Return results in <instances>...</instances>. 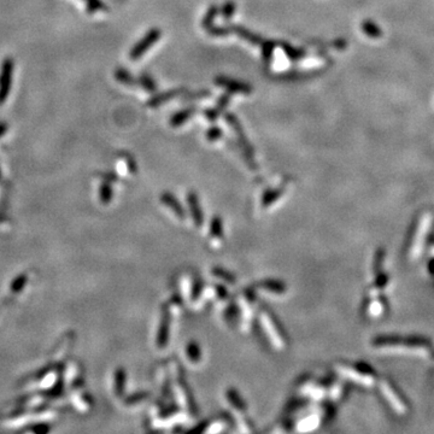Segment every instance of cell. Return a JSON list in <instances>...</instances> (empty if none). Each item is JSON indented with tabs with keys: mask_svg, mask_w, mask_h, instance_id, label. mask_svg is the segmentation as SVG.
Returning a JSON list of instances; mask_svg holds the SVG:
<instances>
[{
	"mask_svg": "<svg viewBox=\"0 0 434 434\" xmlns=\"http://www.w3.org/2000/svg\"><path fill=\"white\" fill-rule=\"evenodd\" d=\"M257 317L261 326H262L264 334L267 335L268 340L274 350L285 351L288 348V337L283 329V326L279 317L274 314L267 305H259L257 311Z\"/></svg>",
	"mask_w": 434,
	"mask_h": 434,
	"instance_id": "obj_1",
	"label": "cell"
},
{
	"mask_svg": "<svg viewBox=\"0 0 434 434\" xmlns=\"http://www.w3.org/2000/svg\"><path fill=\"white\" fill-rule=\"evenodd\" d=\"M205 286L207 283L200 279V276L191 270L182 273L179 279L180 295L186 304L190 305L192 310H201L207 303Z\"/></svg>",
	"mask_w": 434,
	"mask_h": 434,
	"instance_id": "obj_2",
	"label": "cell"
},
{
	"mask_svg": "<svg viewBox=\"0 0 434 434\" xmlns=\"http://www.w3.org/2000/svg\"><path fill=\"white\" fill-rule=\"evenodd\" d=\"M224 400L230 409L232 416H233L234 422L239 428V432L252 433L253 423L249 416V408H247V404L241 397L239 391L234 387L227 388L226 392H224Z\"/></svg>",
	"mask_w": 434,
	"mask_h": 434,
	"instance_id": "obj_3",
	"label": "cell"
},
{
	"mask_svg": "<svg viewBox=\"0 0 434 434\" xmlns=\"http://www.w3.org/2000/svg\"><path fill=\"white\" fill-rule=\"evenodd\" d=\"M171 390L174 402L184 411L187 420L195 419L198 415V408L197 404H195L193 394H192L190 387H188L187 381L185 380L184 374L171 377Z\"/></svg>",
	"mask_w": 434,
	"mask_h": 434,
	"instance_id": "obj_4",
	"label": "cell"
},
{
	"mask_svg": "<svg viewBox=\"0 0 434 434\" xmlns=\"http://www.w3.org/2000/svg\"><path fill=\"white\" fill-rule=\"evenodd\" d=\"M237 303L240 310L239 328L244 333H249L261 305L258 302V293L254 291L252 286L241 290L237 298Z\"/></svg>",
	"mask_w": 434,
	"mask_h": 434,
	"instance_id": "obj_5",
	"label": "cell"
},
{
	"mask_svg": "<svg viewBox=\"0 0 434 434\" xmlns=\"http://www.w3.org/2000/svg\"><path fill=\"white\" fill-rule=\"evenodd\" d=\"M337 370L339 373L344 375L345 378L356 381V383H360L363 385H369L373 383V375L368 365L365 367L364 364L360 363H337Z\"/></svg>",
	"mask_w": 434,
	"mask_h": 434,
	"instance_id": "obj_6",
	"label": "cell"
},
{
	"mask_svg": "<svg viewBox=\"0 0 434 434\" xmlns=\"http://www.w3.org/2000/svg\"><path fill=\"white\" fill-rule=\"evenodd\" d=\"M172 317L170 312L168 311L165 304L162 306L161 314H159V321L157 324V329L155 334V348L158 351H164L168 348L169 340H170V326Z\"/></svg>",
	"mask_w": 434,
	"mask_h": 434,
	"instance_id": "obj_7",
	"label": "cell"
},
{
	"mask_svg": "<svg viewBox=\"0 0 434 434\" xmlns=\"http://www.w3.org/2000/svg\"><path fill=\"white\" fill-rule=\"evenodd\" d=\"M253 290L258 295H263L273 299H281L288 293V287L286 282L277 279H263L254 282Z\"/></svg>",
	"mask_w": 434,
	"mask_h": 434,
	"instance_id": "obj_8",
	"label": "cell"
},
{
	"mask_svg": "<svg viewBox=\"0 0 434 434\" xmlns=\"http://www.w3.org/2000/svg\"><path fill=\"white\" fill-rule=\"evenodd\" d=\"M159 204L168 215V217L175 222V223L182 224L187 221V213H186L185 208L180 204V201L176 199L174 195H171L168 192L163 193L159 198Z\"/></svg>",
	"mask_w": 434,
	"mask_h": 434,
	"instance_id": "obj_9",
	"label": "cell"
},
{
	"mask_svg": "<svg viewBox=\"0 0 434 434\" xmlns=\"http://www.w3.org/2000/svg\"><path fill=\"white\" fill-rule=\"evenodd\" d=\"M222 324L228 328H234L240 324V310L237 299H232L230 297L226 302L216 305Z\"/></svg>",
	"mask_w": 434,
	"mask_h": 434,
	"instance_id": "obj_10",
	"label": "cell"
},
{
	"mask_svg": "<svg viewBox=\"0 0 434 434\" xmlns=\"http://www.w3.org/2000/svg\"><path fill=\"white\" fill-rule=\"evenodd\" d=\"M207 240L211 249L218 250L224 244V224L223 220L215 215L210 218L207 229Z\"/></svg>",
	"mask_w": 434,
	"mask_h": 434,
	"instance_id": "obj_11",
	"label": "cell"
},
{
	"mask_svg": "<svg viewBox=\"0 0 434 434\" xmlns=\"http://www.w3.org/2000/svg\"><path fill=\"white\" fill-rule=\"evenodd\" d=\"M186 201H187V216L191 220L192 226L194 227L195 230L200 232L204 228V214L197 194L194 192H190L186 198Z\"/></svg>",
	"mask_w": 434,
	"mask_h": 434,
	"instance_id": "obj_12",
	"label": "cell"
},
{
	"mask_svg": "<svg viewBox=\"0 0 434 434\" xmlns=\"http://www.w3.org/2000/svg\"><path fill=\"white\" fill-rule=\"evenodd\" d=\"M233 416L228 415V414H218L211 421H205L201 427V432L203 433H223L227 432L233 425Z\"/></svg>",
	"mask_w": 434,
	"mask_h": 434,
	"instance_id": "obj_13",
	"label": "cell"
},
{
	"mask_svg": "<svg viewBox=\"0 0 434 434\" xmlns=\"http://www.w3.org/2000/svg\"><path fill=\"white\" fill-rule=\"evenodd\" d=\"M228 298H229V295H228L226 286L221 285V283L216 281L213 283H207V286H205V299H207V303H214L215 306H216L221 304V303L226 302Z\"/></svg>",
	"mask_w": 434,
	"mask_h": 434,
	"instance_id": "obj_14",
	"label": "cell"
},
{
	"mask_svg": "<svg viewBox=\"0 0 434 434\" xmlns=\"http://www.w3.org/2000/svg\"><path fill=\"white\" fill-rule=\"evenodd\" d=\"M322 420H324V417H322L320 408H317V409L312 411L311 414L302 417V419L296 423L295 428L296 430H298V432H302V433L311 432V430L316 429L320 425H321Z\"/></svg>",
	"mask_w": 434,
	"mask_h": 434,
	"instance_id": "obj_15",
	"label": "cell"
},
{
	"mask_svg": "<svg viewBox=\"0 0 434 434\" xmlns=\"http://www.w3.org/2000/svg\"><path fill=\"white\" fill-rule=\"evenodd\" d=\"M185 360L192 368L198 367L203 362V351H201L200 345L195 340H191L186 344L185 350Z\"/></svg>",
	"mask_w": 434,
	"mask_h": 434,
	"instance_id": "obj_16",
	"label": "cell"
},
{
	"mask_svg": "<svg viewBox=\"0 0 434 434\" xmlns=\"http://www.w3.org/2000/svg\"><path fill=\"white\" fill-rule=\"evenodd\" d=\"M209 275L214 279V281H216L221 285L228 287H236L237 286V277L233 273L228 272L227 269L221 268V267H214L209 270Z\"/></svg>",
	"mask_w": 434,
	"mask_h": 434,
	"instance_id": "obj_17",
	"label": "cell"
},
{
	"mask_svg": "<svg viewBox=\"0 0 434 434\" xmlns=\"http://www.w3.org/2000/svg\"><path fill=\"white\" fill-rule=\"evenodd\" d=\"M185 300L182 298V296L180 295V292H175L171 293L170 296H169L168 300H166L165 306L166 309H168V311L170 312L171 317H180V316L184 314V309H185Z\"/></svg>",
	"mask_w": 434,
	"mask_h": 434,
	"instance_id": "obj_18",
	"label": "cell"
},
{
	"mask_svg": "<svg viewBox=\"0 0 434 434\" xmlns=\"http://www.w3.org/2000/svg\"><path fill=\"white\" fill-rule=\"evenodd\" d=\"M295 427H296V423L293 422L291 417L285 416L277 421L276 423H274L272 432L273 433H290L295 429Z\"/></svg>",
	"mask_w": 434,
	"mask_h": 434,
	"instance_id": "obj_19",
	"label": "cell"
},
{
	"mask_svg": "<svg viewBox=\"0 0 434 434\" xmlns=\"http://www.w3.org/2000/svg\"><path fill=\"white\" fill-rule=\"evenodd\" d=\"M150 398H151V394L150 392H139L133 394L132 397H129L128 399H127V406L133 407V408H139L143 406V404H146L150 400Z\"/></svg>",
	"mask_w": 434,
	"mask_h": 434,
	"instance_id": "obj_20",
	"label": "cell"
},
{
	"mask_svg": "<svg viewBox=\"0 0 434 434\" xmlns=\"http://www.w3.org/2000/svg\"><path fill=\"white\" fill-rule=\"evenodd\" d=\"M362 29H363V32L368 35V37L373 39H379L381 35H383V32H381L379 25L375 24L374 22L371 21H365L364 23L362 24Z\"/></svg>",
	"mask_w": 434,
	"mask_h": 434,
	"instance_id": "obj_21",
	"label": "cell"
},
{
	"mask_svg": "<svg viewBox=\"0 0 434 434\" xmlns=\"http://www.w3.org/2000/svg\"><path fill=\"white\" fill-rule=\"evenodd\" d=\"M116 383H115V388H116V393L121 394L123 391V386H125V381H126V375L123 373L122 370H120L119 373L116 374Z\"/></svg>",
	"mask_w": 434,
	"mask_h": 434,
	"instance_id": "obj_22",
	"label": "cell"
}]
</instances>
